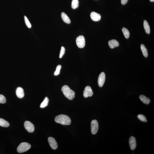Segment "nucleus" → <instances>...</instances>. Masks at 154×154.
<instances>
[{"instance_id": "20e7f679", "label": "nucleus", "mask_w": 154, "mask_h": 154, "mask_svg": "<svg viewBox=\"0 0 154 154\" xmlns=\"http://www.w3.org/2000/svg\"><path fill=\"white\" fill-rule=\"evenodd\" d=\"M76 43L77 46L79 48H83L85 45V38L83 35H80L76 39Z\"/></svg>"}, {"instance_id": "0eeeda50", "label": "nucleus", "mask_w": 154, "mask_h": 154, "mask_svg": "<svg viewBox=\"0 0 154 154\" xmlns=\"http://www.w3.org/2000/svg\"><path fill=\"white\" fill-rule=\"evenodd\" d=\"M93 92L92 89L89 86H87L85 87L83 92V96L86 98L88 97L92 96Z\"/></svg>"}, {"instance_id": "ddd939ff", "label": "nucleus", "mask_w": 154, "mask_h": 154, "mask_svg": "<svg viewBox=\"0 0 154 154\" xmlns=\"http://www.w3.org/2000/svg\"><path fill=\"white\" fill-rule=\"evenodd\" d=\"M108 45L111 49H113L119 46V42L115 39L111 40L108 42Z\"/></svg>"}, {"instance_id": "9d476101", "label": "nucleus", "mask_w": 154, "mask_h": 154, "mask_svg": "<svg viewBox=\"0 0 154 154\" xmlns=\"http://www.w3.org/2000/svg\"><path fill=\"white\" fill-rule=\"evenodd\" d=\"M129 143L131 150H134L135 149L136 146V138L134 137H130L129 140Z\"/></svg>"}, {"instance_id": "423d86ee", "label": "nucleus", "mask_w": 154, "mask_h": 154, "mask_svg": "<svg viewBox=\"0 0 154 154\" xmlns=\"http://www.w3.org/2000/svg\"><path fill=\"white\" fill-rule=\"evenodd\" d=\"M25 128L28 132H34L35 128L33 124L29 121H26L24 123Z\"/></svg>"}, {"instance_id": "f03ea898", "label": "nucleus", "mask_w": 154, "mask_h": 154, "mask_svg": "<svg viewBox=\"0 0 154 154\" xmlns=\"http://www.w3.org/2000/svg\"><path fill=\"white\" fill-rule=\"evenodd\" d=\"M62 91L66 98L70 100H72L75 97V92L71 90L67 85L63 86L62 87Z\"/></svg>"}, {"instance_id": "2eb2a0df", "label": "nucleus", "mask_w": 154, "mask_h": 154, "mask_svg": "<svg viewBox=\"0 0 154 154\" xmlns=\"http://www.w3.org/2000/svg\"><path fill=\"white\" fill-rule=\"evenodd\" d=\"M139 98L144 103L146 104H148L151 102V100L149 98L143 95H141L139 96Z\"/></svg>"}, {"instance_id": "4be33fe9", "label": "nucleus", "mask_w": 154, "mask_h": 154, "mask_svg": "<svg viewBox=\"0 0 154 154\" xmlns=\"http://www.w3.org/2000/svg\"><path fill=\"white\" fill-rule=\"evenodd\" d=\"M138 118L140 121L144 122H147V120L146 117L145 116L142 115V114H140V115H138Z\"/></svg>"}, {"instance_id": "f257e3e1", "label": "nucleus", "mask_w": 154, "mask_h": 154, "mask_svg": "<svg viewBox=\"0 0 154 154\" xmlns=\"http://www.w3.org/2000/svg\"><path fill=\"white\" fill-rule=\"evenodd\" d=\"M55 121L56 123L63 125H69L71 123L70 118L68 116L64 115L57 116L55 117Z\"/></svg>"}, {"instance_id": "a878e982", "label": "nucleus", "mask_w": 154, "mask_h": 154, "mask_svg": "<svg viewBox=\"0 0 154 154\" xmlns=\"http://www.w3.org/2000/svg\"><path fill=\"white\" fill-rule=\"evenodd\" d=\"M65 49L64 48V47H62L61 49L60 55V58H62V57L63 56L64 53H65Z\"/></svg>"}, {"instance_id": "aec40b11", "label": "nucleus", "mask_w": 154, "mask_h": 154, "mask_svg": "<svg viewBox=\"0 0 154 154\" xmlns=\"http://www.w3.org/2000/svg\"><path fill=\"white\" fill-rule=\"evenodd\" d=\"M122 30L125 37L126 39H128L130 36V33L128 30L126 28H123Z\"/></svg>"}, {"instance_id": "6ab92c4d", "label": "nucleus", "mask_w": 154, "mask_h": 154, "mask_svg": "<svg viewBox=\"0 0 154 154\" xmlns=\"http://www.w3.org/2000/svg\"><path fill=\"white\" fill-rule=\"evenodd\" d=\"M49 99L47 97H45L43 101L42 102L40 107L41 108H43L46 107L48 105Z\"/></svg>"}, {"instance_id": "39448f33", "label": "nucleus", "mask_w": 154, "mask_h": 154, "mask_svg": "<svg viewBox=\"0 0 154 154\" xmlns=\"http://www.w3.org/2000/svg\"><path fill=\"white\" fill-rule=\"evenodd\" d=\"M91 132L92 134H96L98 129V123L96 120H93L91 123Z\"/></svg>"}, {"instance_id": "412c9836", "label": "nucleus", "mask_w": 154, "mask_h": 154, "mask_svg": "<svg viewBox=\"0 0 154 154\" xmlns=\"http://www.w3.org/2000/svg\"><path fill=\"white\" fill-rule=\"evenodd\" d=\"M79 5L78 0H73L72 2L71 7L72 8L75 9L78 8Z\"/></svg>"}, {"instance_id": "4468645a", "label": "nucleus", "mask_w": 154, "mask_h": 154, "mask_svg": "<svg viewBox=\"0 0 154 154\" xmlns=\"http://www.w3.org/2000/svg\"><path fill=\"white\" fill-rule=\"evenodd\" d=\"M61 17L62 20L66 23L69 24L71 23V20L65 13L63 12H62L61 14Z\"/></svg>"}, {"instance_id": "cd10ccee", "label": "nucleus", "mask_w": 154, "mask_h": 154, "mask_svg": "<svg viewBox=\"0 0 154 154\" xmlns=\"http://www.w3.org/2000/svg\"><path fill=\"white\" fill-rule=\"evenodd\" d=\"M150 1L151 2H154V0H150Z\"/></svg>"}, {"instance_id": "5701e85b", "label": "nucleus", "mask_w": 154, "mask_h": 154, "mask_svg": "<svg viewBox=\"0 0 154 154\" xmlns=\"http://www.w3.org/2000/svg\"><path fill=\"white\" fill-rule=\"evenodd\" d=\"M25 22L26 26L27 27L29 28H31V23L30 22L29 20H28L27 17L26 16L24 17Z\"/></svg>"}, {"instance_id": "1a4fd4ad", "label": "nucleus", "mask_w": 154, "mask_h": 154, "mask_svg": "<svg viewBox=\"0 0 154 154\" xmlns=\"http://www.w3.org/2000/svg\"><path fill=\"white\" fill-rule=\"evenodd\" d=\"M48 141L49 145L53 150H56L58 147V145L56 140L52 137H49L48 138Z\"/></svg>"}, {"instance_id": "393cba45", "label": "nucleus", "mask_w": 154, "mask_h": 154, "mask_svg": "<svg viewBox=\"0 0 154 154\" xmlns=\"http://www.w3.org/2000/svg\"><path fill=\"white\" fill-rule=\"evenodd\" d=\"M6 102L5 97L3 95L0 94V103L4 104Z\"/></svg>"}, {"instance_id": "f8f14e48", "label": "nucleus", "mask_w": 154, "mask_h": 154, "mask_svg": "<svg viewBox=\"0 0 154 154\" xmlns=\"http://www.w3.org/2000/svg\"><path fill=\"white\" fill-rule=\"evenodd\" d=\"M16 93L17 96L19 98H21L24 96V91L21 87H18L17 89Z\"/></svg>"}, {"instance_id": "a211bd4d", "label": "nucleus", "mask_w": 154, "mask_h": 154, "mask_svg": "<svg viewBox=\"0 0 154 154\" xmlns=\"http://www.w3.org/2000/svg\"><path fill=\"white\" fill-rule=\"evenodd\" d=\"M9 125L8 122L3 119L0 118V126L3 127H7Z\"/></svg>"}, {"instance_id": "b1692460", "label": "nucleus", "mask_w": 154, "mask_h": 154, "mask_svg": "<svg viewBox=\"0 0 154 154\" xmlns=\"http://www.w3.org/2000/svg\"><path fill=\"white\" fill-rule=\"evenodd\" d=\"M62 66L60 65H58L57 66L56 71L55 72L54 75L55 76H58L59 75Z\"/></svg>"}, {"instance_id": "9b49d317", "label": "nucleus", "mask_w": 154, "mask_h": 154, "mask_svg": "<svg viewBox=\"0 0 154 154\" xmlns=\"http://www.w3.org/2000/svg\"><path fill=\"white\" fill-rule=\"evenodd\" d=\"M90 16L91 19L94 21H98L101 18V16L100 14L95 12H91Z\"/></svg>"}, {"instance_id": "f3484780", "label": "nucleus", "mask_w": 154, "mask_h": 154, "mask_svg": "<svg viewBox=\"0 0 154 154\" xmlns=\"http://www.w3.org/2000/svg\"><path fill=\"white\" fill-rule=\"evenodd\" d=\"M140 47L143 56L145 58H147L148 56V51L147 49L146 48L145 46L143 44H141V45Z\"/></svg>"}, {"instance_id": "6e6552de", "label": "nucleus", "mask_w": 154, "mask_h": 154, "mask_svg": "<svg viewBox=\"0 0 154 154\" xmlns=\"http://www.w3.org/2000/svg\"><path fill=\"white\" fill-rule=\"evenodd\" d=\"M105 81V75L104 72L101 73L99 76L98 79V84L100 87L103 86Z\"/></svg>"}, {"instance_id": "dca6fc26", "label": "nucleus", "mask_w": 154, "mask_h": 154, "mask_svg": "<svg viewBox=\"0 0 154 154\" xmlns=\"http://www.w3.org/2000/svg\"><path fill=\"white\" fill-rule=\"evenodd\" d=\"M144 26L146 33L148 34H149L151 32L150 26L147 21L146 20L144 21Z\"/></svg>"}, {"instance_id": "bb28decb", "label": "nucleus", "mask_w": 154, "mask_h": 154, "mask_svg": "<svg viewBox=\"0 0 154 154\" xmlns=\"http://www.w3.org/2000/svg\"><path fill=\"white\" fill-rule=\"evenodd\" d=\"M128 0H121V3L123 5H125L126 4Z\"/></svg>"}, {"instance_id": "7ed1b4c3", "label": "nucleus", "mask_w": 154, "mask_h": 154, "mask_svg": "<svg viewBox=\"0 0 154 154\" xmlns=\"http://www.w3.org/2000/svg\"><path fill=\"white\" fill-rule=\"evenodd\" d=\"M31 147V145L27 142L21 143L17 148V151L18 153H22L27 151Z\"/></svg>"}]
</instances>
